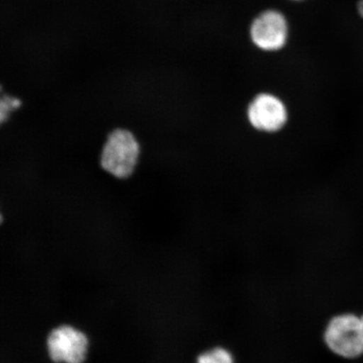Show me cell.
Wrapping results in <instances>:
<instances>
[{"label": "cell", "mask_w": 363, "mask_h": 363, "mask_svg": "<svg viewBox=\"0 0 363 363\" xmlns=\"http://www.w3.org/2000/svg\"><path fill=\"white\" fill-rule=\"evenodd\" d=\"M357 11L358 15H359L363 19V0H359L357 4Z\"/></svg>", "instance_id": "cell-8"}, {"label": "cell", "mask_w": 363, "mask_h": 363, "mask_svg": "<svg viewBox=\"0 0 363 363\" xmlns=\"http://www.w3.org/2000/svg\"><path fill=\"white\" fill-rule=\"evenodd\" d=\"M247 124L256 133L276 135L283 131L289 121V111L278 94L262 91L254 95L246 108Z\"/></svg>", "instance_id": "cell-4"}, {"label": "cell", "mask_w": 363, "mask_h": 363, "mask_svg": "<svg viewBox=\"0 0 363 363\" xmlns=\"http://www.w3.org/2000/svg\"><path fill=\"white\" fill-rule=\"evenodd\" d=\"M22 101L20 99L10 96V95H3L1 101H0V121L4 123L11 116L13 111L21 108Z\"/></svg>", "instance_id": "cell-7"}, {"label": "cell", "mask_w": 363, "mask_h": 363, "mask_svg": "<svg viewBox=\"0 0 363 363\" xmlns=\"http://www.w3.org/2000/svg\"><path fill=\"white\" fill-rule=\"evenodd\" d=\"M323 340L335 357L349 361L363 357V313L347 311L331 317Z\"/></svg>", "instance_id": "cell-1"}, {"label": "cell", "mask_w": 363, "mask_h": 363, "mask_svg": "<svg viewBox=\"0 0 363 363\" xmlns=\"http://www.w3.org/2000/svg\"><path fill=\"white\" fill-rule=\"evenodd\" d=\"M289 1L298 3V2H303V1H306V0H289Z\"/></svg>", "instance_id": "cell-9"}, {"label": "cell", "mask_w": 363, "mask_h": 363, "mask_svg": "<svg viewBox=\"0 0 363 363\" xmlns=\"http://www.w3.org/2000/svg\"><path fill=\"white\" fill-rule=\"evenodd\" d=\"M48 349L53 362L83 363L87 354L88 340L81 331L62 325L50 333Z\"/></svg>", "instance_id": "cell-5"}, {"label": "cell", "mask_w": 363, "mask_h": 363, "mask_svg": "<svg viewBox=\"0 0 363 363\" xmlns=\"http://www.w3.org/2000/svg\"><path fill=\"white\" fill-rule=\"evenodd\" d=\"M290 34L287 16L276 8H267L258 12L248 27L250 42L263 53L282 52L289 43Z\"/></svg>", "instance_id": "cell-3"}, {"label": "cell", "mask_w": 363, "mask_h": 363, "mask_svg": "<svg viewBox=\"0 0 363 363\" xmlns=\"http://www.w3.org/2000/svg\"><path fill=\"white\" fill-rule=\"evenodd\" d=\"M196 363H235L233 354L222 347H213L203 352L197 358Z\"/></svg>", "instance_id": "cell-6"}, {"label": "cell", "mask_w": 363, "mask_h": 363, "mask_svg": "<svg viewBox=\"0 0 363 363\" xmlns=\"http://www.w3.org/2000/svg\"><path fill=\"white\" fill-rule=\"evenodd\" d=\"M140 155V143L133 131L117 128L107 135L99 162L101 169L113 178L127 179L133 175Z\"/></svg>", "instance_id": "cell-2"}]
</instances>
